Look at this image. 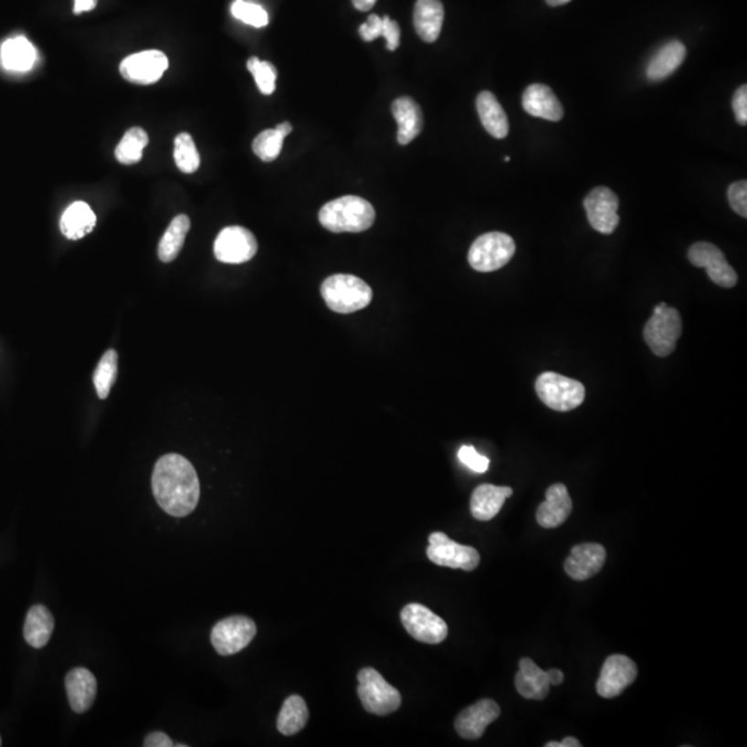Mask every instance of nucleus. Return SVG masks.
<instances>
[{
	"label": "nucleus",
	"instance_id": "1",
	"mask_svg": "<svg viewBox=\"0 0 747 747\" xmlns=\"http://www.w3.org/2000/svg\"><path fill=\"white\" fill-rule=\"evenodd\" d=\"M153 493L158 505L174 518L187 517L200 500V480L189 459L166 454L155 464Z\"/></svg>",
	"mask_w": 747,
	"mask_h": 747
},
{
	"label": "nucleus",
	"instance_id": "2",
	"mask_svg": "<svg viewBox=\"0 0 747 747\" xmlns=\"http://www.w3.org/2000/svg\"><path fill=\"white\" fill-rule=\"evenodd\" d=\"M319 220L331 233H362L375 222V209L364 198L345 195L325 204Z\"/></svg>",
	"mask_w": 747,
	"mask_h": 747
},
{
	"label": "nucleus",
	"instance_id": "3",
	"mask_svg": "<svg viewBox=\"0 0 747 747\" xmlns=\"http://www.w3.org/2000/svg\"><path fill=\"white\" fill-rule=\"evenodd\" d=\"M321 297L332 311L349 314L370 305L373 289L359 277L334 274L322 281Z\"/></svg>",
	"mask_w": 747,
	"mask_h": 747
},
{
	"label": "nucleus",
	"instance_id": "4",
	"mask_svg": "<svg viewBox=\"0 0 747 747\" xmlns=\"http://www.w3.org/2000/svg\"><path fill=\"white\" fill-rule=\"evenodd\" d=\"M357 679V695L365 711L375 716H388L399 710L402 695L375 668H362Z\"/></svg>",
	"mask_w": 747,
	"mask_h": 747
},
{
	"label": "nucleus",
	"instance_id": "5",
	"mask_svg": "<svg viewBox=\"0 0 747 747\" xmlns=\"http://www.w3.org/2000/svg\"><path fill=\"white\" fill-rule=\"evenodd\" d=\"M682 320L677 309L662 302L655 306L652 317L645 324V342L653 354L668 357L676 351L677 341L681 337Z\"/></svg>",
	"mask_w": 747,
	"mask_h": 747
},
{
	"label": "nucleus",
	"instance_id": "6",
	"mask_svg": "<svg viewBox=\"0 0 747 747\" xmlns=\"http://www.w3.org/2000/svg\"><path fill=\"white\" fill-rule=\"evenodd\" d=\"M517 251L515 241L510 236L500 231H491L480 236L468 252V262L474 270L490 273L504 268Z\"/></svg>",
	"mask_w": 747,
	"mask_h": 747
},
{
	"label": "nucleus",
	"instance_id": "7",
	"mask_svg": "<svg viewBox=\"0 0 747 747\" xmlns=\"http://www.w3.org/2000/svg\"><path fill=\"white\" fill-rule=\"evenodd\" d=\"M537 396L555 411H571L579 407L585 397V388L579 381L561 374L542 373L536 381Z\"/></svg>",
	"mask_w": 747,
	"mask_h": 747
},
{
	"label": "nucleus",
	"instance_id": "8",
	"mask_svg": "<svg viewBox=\"0 0 747 747\" xmlns=\"http://www.w3.org/2000/svg\"><path fill=\"white\" fill-rule=\"evenodd\" d=\"M429 561L437 566L445 568L462 569L472 572L479 566L480 555L478 550L469 545L458 544L448 539L447 534L435 531L429 536L428 550Z\"/></svg>",
	"mask_w": 747,
	"mask_h": 747
},
{
	"label": "nucleus",
	"instance_id": "9",
	"mask_svg": "<svg viewBox=\"0 0 747 747\" xmlns=\"http://www.w3.org/2000/svg\"><path fill=\"white\" fill-rule=\"evenodd\" d=\"M403 627L408 634L423 644L437 645L448 636V627L442 617L421 604H408L400 614Z\"/></svg>",
	"mask_w": 747,
	"mask_h": 747
},
{
	"label": "nucleus",
	"instance_id": "10",
	"mask_svg": "<svg viewBox=\"0 0 747 747\" xmlns=\"http://www.w3.org/2000/svg\"><path fill=\"white\" fill-rule=\"evenodd\" d=\"M257 636V625L247 616H230L212 628L211 642L222 657L241 652Z\"/></svg>",
	"mask_w": 747,
	"mask_h": 747
},
{
	"label": "nucleus",
	"instance_id": "11",
	"mask_svg": "<svg viewBox=\"0 0 747 747\" xmlns=\"http://www.w3.org/2000/svg\"><path fill=\"white\" fill-rule=\"evenodd\" d=\"M214 251L219 262L240 265L257 255L258 241L248 228L230 226L220 231L215 240Z\"/></svg>",
	"mask_w": 747,
	"mask_h": 747
},
{
	"label": "nucleus",
	"instance_id": "12",
	"mask_svg": "<svg viewBox=\"0 0 747 747\" xmlns=\"http://www.w3.org/2000/svg\"><path fill=\"white\" fill-rule=\"evenodd\" d=\"M688 259L696 268H705L717 286L732 289L738 283V274L731 268L721 249L714 244L696 243L688 251Z\"/></svg>",
	"mask_w": 747,
	"mask_h": 747
},
{
	"label": "nucleus",
	"instance_id": "13",
	"mask_svg": "<svg viewBox=\"0 0 747 747\" xmlns=\"http://www.w3.org/2000/svg\"><path fill=\"white\" fill-rule=\"evenodd\" d=\"M619 198L608 187H596L584 198L588 222L602 235H612L620 223Z\"/></svg>",
	"mask_w": 747,
	"mask_h": 747
},
{
	"label": "nucleus",
	"instance_id": "14",
	"mask_svg": "<svg viewBox=\"0 0 747 747\" xmlns=\"http://www.w3.org/2000/svg\"><path fill=\"white\" fill-rule=\"evenodd\" d=\"M638 676L634 660L625 655H612L605 660L601 676L596 681V693L601 698L614 699L630 687Z\"/></svg>",
	"mask_w": 747,
	"mask_h": 747
},
{
	"label": "nucleus",
	"instance_id": "15",
	"mask_svg": "<svg viewBox=\"0 0 747 747\" xmlns=\"http://www.w3.org/2000/svg\"><path fill=\"white\" fill-rule=\"evenodd\" d=\"M168 58L160 50H146L129 56L121 63V75L136 85H153L168 69Z\"/></svg>",
	"mask_w": 747,
	"mask_h": 747
},
{
	"label": "nucleus",
	"instance_id": "16",
	"mask_svg": "<svg viewBox=\"0 0 747 747\" xmlns=\"http://www.w3.org/2000/svg\"><path fill=\"white\" fill-rule=\"evenodd\" d=\"M501 714V709L491 699H482L475 705L464 709L454 721L457 733L461 738L475 741L485 733L486 728L496 721Z\"/></svg>",
	"mask_w": 747,
	"mask_h": 747
},
{
	"label": "nucleus",
	"instance_id": "17",
	"mask_svg": "<svg viewBox=\"0 0 747 747\" xmlns=\"http://www.w3.org/2000/svg\"><path fill=\"white\" fill-rule=\"evenodd\" d=\"M606 561V550L596 542H584L572 548L565 561V572L576 582H584L595 576Z\"/></svg>",
	"mask_w": 747,
	"mask_h": 747
},
{
	"label": "nucleus",
	"instance_id": "18",
	"mask_svg": "<svg viewBox=\"0 0 747 747\" xmlns=\"http://www.w3.org/2000/svg\"><path fill=\"white\" fill-rule=\"evenodd\" d=\"M573 502L569 496L568 489L563 483L548 488L545 501L537 510L536 520L542 528L553 529L563 525L571 515Z\"/></svg>",
	"mask_w": 747,
	"mask_h": 747
},
{
	"label": "nucleus",
	"instance_id": "19",
	"mask_svg": "<svg viewBox=\"0 0 747 747\" xmlns=\"http://www.w3.org/2000/svg\"><path fill=\"white\" fill-rule=\"evenodd\" d=\"M66 689L72 710L85 713L95 702L98 681L88 668H72L66 677Z\"/></svg>",
	"mask_w": 747,
	"mask_h": 747
},
{
	"label": "nucleus",
	"instance_id": "20",
	"mask_svg": "<svg viewBox=\"0 0 747 747\" xmlns=\"http://www.w3.org/2000/svg\"><path fill=\"white\" fill-rule=\"evenodd\" d=\"M522 106L531 117L542 120L558 121L563 118V107L556 98L555 93L542 83H534L529 86L523 93Z\"/></svg>",
	"mask_w": 747,
	"mask_h": 747
},
{
	"label": "nucleus",
	"instance_id": "21",
	"mask_svg": "<svg viewBox=\"0 0 747 747\" xmlns=\"http://www.w3.org/2000/svg\"><path fill=\"white\" fill-rule=\"evenodd\" d=\"M392 114L399 125L397 142L407 146L418 136L424 128L423 110L414 99L403 96L392 103Z\"/></svg>",
	"mask_w": 747,
	"mask_h": 747
},
{
	"label": "nucleus",
	"instance_id": "22",
	"mask_svg": "<svg viewBox=\"0 0 747 747\" xmlns=\"http://www.w3.org/2000/svg\"><path fill=\"white\" fill-rule=\"evenodd\" d=\"M512 496V489L508 486L480 485L471 497V513L477 521L488 522L499 515L505 500Z\"/></svg>",
	"mask_w": 747,
	"mask_h": 747
},
{
	"label": "nucleus",
	"instance_id": "23",
	"mask_svg": "<svg viewBox=\"0 0 747 747\" xmlns=\"http://www.w3.org/2000/svg\"><path fill=\"white\" fill-rule=\"evenodd\" d=\"M445 9L440 0H416L414 28L424 42L434 43L442 32Z\"/></svg>",
	"mask_w": 747,
	"mask_h": 747
},
{
	"label": "nucleus",
	"instance_id": "24",
	"mask_svg": "<svg viewBox=\"0 0 747 747\" xmlns=\"http://www.w3.org/2000/svg\"><path fill=\"white\" fill-rule=\"evenodd\" d=\"M515 687L522 698L529 700H544L550 692L547 671H542L533 660L525 658L520 662V671L515 677Z\"/></svg>",
	"mask_w": 747,
	"mask_h": 747
},
{
	"label": "nucleus",
	"instance_id": "25",
	"mask_svg": "<svg viewBox=\"0 0 747 747\" xmlns=\"http://www.w3.org/2000/svg\"><path fill=\"white\" fill-rule=\"evenodd\" d=\"M687 58V47L679 40L666 43L662 49L653 56L647 67V79L659 82L673 75Z\"/></svg>",
	"mask_w": 747,
	"mask_h": 747
},
{
	"label": "nucleus",
	"instance_id": "26",
	"mask_svg": "<svg viewBox=\"0 0 747 747\" xmlns=\"http://www.w3.org/2000/svg\"><path fill=\"white\" fill-rule=\"evenodd\" d=\"M477 110L480 122L489 134L496 139H505L510 133V123L501 104L491 91H482L477 99Z\"/></svg>",
	"mask_w": 747,
	"mask_h": 747
},
{
	"label": "nucleus",
	"instance_id": "27",
	"mask_svg": "<svg viewBox=\"0 0 747 747\" xmlns=\"http://www.w3.org/2000/svg\"><path fill=\"white\" fill-rule=\"evenodd\" d=\"M95 212L82 201L71 204L64 212L60 219V230L68 240H80L95 228Z\"/></svg>",
	"mask_w": 747,
	"mask_h": 747
},
{
	"label": "nucleus",
	"instance_id": "28",
	"mask_svg": "<svg viewBox=\"0 0 747 747\" xmlns=\"http://www.w3.org/2000/svg\"><path fill=\"white\" fill-rule=\"evenodd\" d=\"M55 630V619L49 609L43 605H35L26 615L24 625V638L35 649H40L49 642Z\"/></svg>",
	"mask_w": 747,
	"mask_h": 747
},
{
	"label": "nucleus",
	"instance_id": "29",
	"mask_svg": "<svg viewBox=\"0 0 747 747\" xmlns=\"http://www.w3.org/2000/svg\"><path fill=\"white\" fill-rule=\"evenodd\" d=\"M0 60L9 71L26 72L34 66L37 50L26 37H12L2 46Z\"/></svg>",
	"mask_w": 747,
	"mask_h": 747
},
{
	"label": "nucleus",
	"instance_id": "30",
	"mask_svg": "<svg viewBox=\"0 0 747 747\" xmlns=\"http://www.w3.org/2000/svg\"><path fill=\"white\" fill-rule=\"evenodd\" d=\"M309 710L305 699L291 695L284 700L283 708L277 717V730L286 736L300 732L308 724Z\"/></svg>",
	"mask_w": 747,
	"mask_h": 747
},
{
	"label": "nucleus",
	"instance_id": "31",
	"mask_svg": "<svg viewBox=\"0 0 747 747\" xmlns=\"http://www.w3.org/2000/svg\"><path fill=\"white\" fill-rule=\"evenodd\" d=\"M190 225L192 223L187 215H177L172 220L158 246V258L161 262L169 263L176 259L184 246L185 236L189 233Z\"/></svg>",
	"mask_w": 747,
	"mask_h": 747
},
{
	"label": "nucleus",
	"instance_id": "32",
	"mask_svg": "<svg viewBox=\"0 0 747 747\" xmlns=\"http://www.w3.org/2000/svg\"><path fill=\"white\" fill-rule=\"evenodd\" d=\"M149 134L144 129H129L115 149V157L123 165H133L139 163L143 157V150L149 144Z\"/></svg>",
	"mask_w": 747,
	"mask_h": 747
},
{
	"label": "nucleus",
	"instance_id": "33",
	"mask_svg": "<svg viewBox=\"0 0 747 747\" xmlns=\"http://www.w3.org/2000/svg\"><path fill=\"white\" fill-rule=\"evenodd\" d=\"M174 163L183 174H195L200 168V154L192 134L180 133L174 139Z\"/></svg>",
	"mask_w": 747,
	"mask_h": 747
},
{
	"label": "nucleus",
	"instance_id": "34",
	"mask_svg": "<svg viewBox=\"0 0 747 747\" xmlns=\"http://www.w3.org/2000/svg\"><path fill=\"white\" fill-rule=\"evenodd\" d=\"M118 373V353L112 349L107 351L99 362L98 368L93 374V383H95L96 392L100 399H107L117 380Z\"/></svg>",
	"mask_w": 747,
	"mask_h": 747
},
{
	"label": "nucleus",
	"instance_id": "35",
	"mask_svg": "<svg viewBox=\"0 0 747 747\" xmlns=\"http://www.w3.org/2000/svg\"><path fill=\"white\" fill-rule=\"evenodd\" d=\"M284 139L283 134H279L276 129H268L262 133L255 137L254 143H252V150L255 155L265 163H271L279 157L281 149H283Z\"/></svg>",
	"mask_w": 747,
	"mask_h": 747
},
{
	"label": "nucleus",
	"instance_id": "36",
	"mask_svg": "<svg viewBox=\"0 0 747 747\" xmlns=\"http://www.w3.org/2000/svg\"><path fill=\"white\" fill-rule=\"evenodd\" d=\"M247 68L255 78L258 89L263 95H271L276 90L277 69L268 61L259 60L258 58H251L247 63Z\"/></svg>",
	"mask_w": 747,
	"mask_h": 747
},
{
	"label": "nucleus",
	"instance_id": "37",
	"mask_svg": "<svg viewBox=\"0 0 747 747\" xmlns=\"http://www.w3.org/2000/svg\"><path fill=\"white\" fill-rule=\"evenodd\" d=\"M231 15L255 28H262L268 24V12L259 5L246 0H236L235 4L231 5Z\"/></svg>",
	"mask_w": 747,
	"mask_h": 747
},
{
	"label": "nucleus",
	"instance_id": "38",
	"mask_svg": "<svg viewBox=\"0 0 747 747\" xmlns=\"http://www.w3.org/2000/svg\"><path fill=\"white\" fill-rule=\"evenodd\" d=\"M458 458L465 467H468L471 471L477 472V474H485L489 469V465H490L488 457L478 453L472 446H462L458 451Z\"/></svg>",
	"mask_w": 747,
	"mask_h": 747
},
{
	"label": "nucleus",
	"instance_id": "39",
	"mask_svg": "<svg viewBox=\"0 0 747 747\" xmlns=\"http://www.w3.org/2000/svg\"><path fill=\"white\" fill-rule=\"evenodd\" d=\"M728 201H730L731 208L741 215L742 217H747V182L746 180H739V182L732 183L728 187Z\"/></svg>",
	"mask_w": 747,
	"mask_h": 747
},
{
	"label": "nucleus",
	"instance_id": "40",
	"mask_svg": "<svg viewBox=\"0 0 747 747\" xmlns=\"http://www.w3.org/2000/svg\"><path fill=\"white\" fill-rule=\"evenodd\" d=\"M400 35H402V31H400L399 24L396 21L391 20V17L385 16L383 18V37L386 39V47L391 52L396 50L400 45Z\"/></svg>",
	"mask_w": 747,
	"mask_h": 747
},
{
	"label": "nucleus",
	"instance_id": "41",
	"mask_svg": "<svg viewBox=\"0 0 747 747\" xmlns=\"http://www.w3.org/2000/svg\"><path fill=\"white\" fill-rule=\"evenodd\" d=\"M359 34L365 42H373L374 39L383 37V18L377 15H371L367 23L360 26Z\"/></svg>",
	"mask_w": 747,
	"mask_h": 747
},
{
	"label": "nucleus",
	"instance_id": "42",
	"mask_svg": "<svg viewBox=\"0 0 747 747\" xmlns=\"http://www.w3.org/2000/svg\"><path fill=\"white\" fill-rule=\"evenodd\" d=\"M732 109L739 125H747V86L742 85L735 91L732 99Z\"/></svg>",
	"mask_w": 747,
	"mask_h": 747
},
{
	"label": "nucleus",
	"instance_id": "43",
	"mask_svg": "<svg viewBox=\"0 0 747 747\" xmlns=\"http://www.w3.org/2000/svg\"><path fill=\"white\" fill-rule=\"evenodd\" d=\"M144 746L146 747H171L174 746V742L172 739L166 735L165 732H161V731H157V732L149 733L144 739Z\"/></svg>",
	"mask_w": 747,
	"mask_h": 747
},
{
	"label": "nucleus",
	"instance_id": "44",
	"mask_svg": "<svg viewBox=\"0 0 747 747\" xmlns=\"http://www.w3.org/2000/svg\"><path fill=\"white\" fill-rule=\"evenodd\" d=\"M98 5V0H75L74 13L80 15V13L90 12L95 9Z\"/></svg>",
	"mask_w": 747,
	"mask_h": 747
},
{
	"label": "nucleus",
	"instance_id": "45",
	"mask_svg": "<svg viewBox=\"0 0 747 747\" xmlns=\"http://www.w3.org/2000/svg\"><path fill=\"white\" fill-rule=\"evenodd\" d=\"M547 677L550 685H553V687H558V685L563 684V679H565L563 671L558 670V668H551V670H548Z\"/></svg>",
	"mask_w": 747,
	"mask_h": 747
},
{
	"label": "nucleus",
	"instance_id": "46",
	"mask_svg": "<svg viewBox=\"0 0 747 747\" xmlns=\"http://www.w3.org/2000/svg\"><path fill=\"white\" fill-rule=\"evenodd\" d=\"M353 6L360 12H368L373 9L374 5L377 4V0H352Z\"/></svg>",
	"mask_w": 747,
	"mask_h": 747
},
{
	"label": "nucleus",
	"instance_id": "47",
	"mask_svg": "<svg viewBox=\"0 0 747 747\" xmlns=\"http://www.w3.org/2000/svg\"><path fill=\"white\" fill-rule=\"evenodd\" d=\"M274 129H276L279 134H283L284 137H287L292 132V125L289 122H283L279 123Z\"/></svg>",
	"mask_w": 747,
	"mask_h": 747
},
{
	"label": "nucleus",
	"instance_id": "48",
	"mask_svg": "<svg viewBox=\"0 0 747 747\" xmlns=\"http://www.w3.org/2000/svg\"><path fill=\"white\" fill-rule=\"evenodd\" d=\"M561 747H582V743H580L576 738L568 736V738H565L563 742H561Z\"/></svg>",
	"mask_w": 747,
	"mask_h": 747
},
{
	"label": "nucleus",
	"instance_id": "49",
	"mask_svg": "<svg viewBox=\"0 0 747 747\" xmlns=\"http://www.w3.org/2000/svg\"><path fill=\"white\" fill-rule=\"evenodd\" d=\"M550 6L556 7V6H563V5L569 4L571 0H545Z\"/></svg>",
	"mask_w": 747,
	"mask_h": 747
},
{
	"label": "nucleus",
	"instance_id": "50",
	"mask_svg": "<svg viewBox=\"0 0 747 747\" xmlns=\"http://www.w3.org/2000/svg\"><path fill=\"white\" fill-rule=\"evenodd\" d=\"M545 747H561V742H548V743H545Z\"/></svg>",
	"mask_w": 747,
	"mask_h": 747
},
{
	"label": "nucleus",
	"instance_id": "51",
	"mask_svg": "<svg viewBox=\"0 0 747 747\" xmlns=\"http://www.w3.org/2000/svg\"><path fill=\"white\" fill-rule=\"evenodd\" d=\"M504 160H505V163H510V157H505Z\"/></svg>",
	"mask_w": 747,
	"mask_h": 747
},
{
	"label": "nucleus",
	"instance_id": "52",
	"mask_svg": "<svg viewBox=\"0 0 747 747\" xmlns=\"http://www.w3.org/2000/svg\"><path fill=\"white\" fill-rule=\"evenodd\" d=\"M0 744H2V741H0Z\"/></svg>",
	"mask_w": 747,
	"mask_h": 747
}]
</instances>
